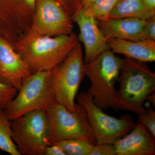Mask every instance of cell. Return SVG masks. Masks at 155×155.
I'll list each match as a JSON object with an SVG mask.
<instances>
[{"label": "cell", "mask_w": 155, "mask_h": 155, "mask_svg": "<svg viewBox=\"0 0 155 155\" xmlns=\"http://www.w3.org/2000/svg\"><path fill=\"white\" fill-rule=\"evenodd\" d=\"M117 0H96L86 9L98 21L107 19ZM84 9V8H83Z\"/></svg>", "instance_id": "cell-18"}, {"label": "cell", "mask_w": 155, "mask_h": 155, "mask_svg": "<svg viewBox=\"0 0 155 155\" xmlns=\"http://www.w3.org/2000/svg\"><path fill=\"white\" fill-rule=\"evenodd\" d=\"M139 122L148 130L155 137V111L151 107L146 109L144 114L138 116Z\"/></svg>", "instance_id": "cell-20"}, {"label": "cell", "mask_w": 155, "mask_h": 155, "mask_svg": "<svg viewBox=\"0 0 155 155\" xmlns=\"http://www.w3.org/2000/svg\"><path fill=\"white\" fill-rule=\"evenodd\" d=\"M0 149L11 155H21L12 139L11 121L6 110H0Z\"/></svg>", "instance_id": "cell-16"}, {"label": "cell", "mask_w": 155, "mask_h": 155, "mask_svg": "<svg viewBox=\"0 0 155 155\" xmlns=\"http://www.w3.org/2000/svg\"><path fill=\"white\" fill-rule=\"evenodd\" d=\"M122 63V58L108 50L94 60L85 64V74L91 86L87 92L94 102L103 110L111 108L117 110L116 84Z\"/></svg>", "instance_id": "cell-3"}, {"label": "cell", "mask_w": 155, "mask_h": 155, "mask_svg": "<svg viewBox=\"0 0 155 155\" xmlns=\"http://www.w3.org/2000/svg\"><path fill=\"white\" fill-rule=\"evenodd\" d=\"M36 14L27 35L54 37L72 33L69 14L54 0H37Z\"/></svg>", "instance_id": "cell-9"}, {"label": "cell", "mask_w": 155, "mask_h": 155, "mask_svg": "<svg viewBox=\"0 0 155 155\" xmlns=\"http://www.w3.org/2000/svg\"><path fill=\"white\" fill-rule=\"evenodd\" d=\"M146 19L135 17L107 19L98 21L107 40L117 38L138 41L146 38L144 28Z\"/></svg>", "instance_id": "cell-13"}, {"label": "cell", "mask_w": 155, "mask_h": 155, "mask_svg": "<svg viewBox=\"0 0 155 155\" xmlns=\"http://www.w3.org/2000/svg\"><path fill=\"white\" fill-rule=\"evenodd\" d=\"M109 49L126 58L147 63L155 61V41L145 39L138 41L117 38L107 40Z\"/></svg>", "instance_id": "cell-14"}, {"label": "cell", "mask_w": 155, "mask_h": 155, "mask_svg": "<svg viewBox=\"0 0 155 155\" xmlns=\"http://www.w3.org/2000/svg\"><path fill=\"white\" fill-rule=\"evenodd\" d=\"M25 1L28 4V5L30 6L31 8H34L37 0H25Z\"/></svg>", "instance_id": "cell-27"}, {"label": "cell", "mask_w": 155, "mask_h": 155, "mask_svg": "<svg viewBox=\"0 0 155 155\" xmlns=\"http://www.w3.org/2000/svg\"><path fill=\"white\" fill-rule=\"evenodd\" d=\"M44 155H67L61 147L54 144L48 146L45 150Z\"/></svg>", "instance_id": "cell-23"}, {"label": "cell", "mask_w": 155, "mask_h": 155, "mask_svg": "<svg viewBox=\"0 0 155 155\" xmlns=\"http://www.w3.org/2000/svg\"><path fill=\"white\" fill-rule=\"evenodd\" d=\"M72 19L79 27V39L85 49L84 58L85 64L91 62L101 53L110 49L97 20L88 11L81 8L72 14Z\"/></svg>", "instance_id": "cell-10"}, {"label": "cell", "mask_w": 155, "mask_h": 155, "mask_svg": "<svg viewBox=\"0 0 155 155\" xmlns=\"http://www.w3.org/2000/svg\"><path fill=\"white\" fill-rule=\"evenodd\" d=\"M76 98L78 104L86 112L96 144H114L135 126L133 117L129 114H125L118 119L105 114L87 92L79 94Z\"/></svg>", "instance_id": "cell-8"}, {"label": "cell", "mask_w": 155, "mask_h": 155, "mask_svg": "<svg viewBox=\"0 0 155 155\" xmlns=\"http://www.w3.org/2000/svg\"><path fill=\"white\" fill-rule=\"evenodd\" d=\"M83 51L79 42L65 59L51 70V86L56 101L70 112L85 74Z\"/></svg>", "instance_id": "cell-5"}, {"label": "cell", "mask_w": 155, "mask_h": 155, "mask_svg": "<svg viewBox=\"0 0 155 155\" xmlns=\"http://www.w3.org/2000/svg\"><path fill=\"white\" fill-rule=\"evenodd\" d=\"M48 122L49 145L67 140H83L96 144L95 139L85 110L76 104L70 112L55 100L46 109Z\"/></svg>", "instance_id": "cell-4"}, {"label": "cell", "mask_w": 155, "mask_h": 155, "mask_svg": "<svg viewBox=\"0 0 155 155\" xmlns=\"http://www.w3.org/2000/svg\"><path fill=\"white\" fill-rule=\"evenodd\" d=\"M46 110L32 111L11 121L12 139L21 155H44L49 146Z\"/></svg>", "instance_id": "cell-7"}, {"label": "cell", "mask_w": 155, "mask_h": 155, "mask_svg": "<svg viewBox=\"0 0 155 155\" xmlns=\"http://www.w3.org/2000/svg\"><path fill=\"white\" fill-rule=\"evenodd\" d=\"M96 0H82V5L81 8L86 9L91 5Z\"/></svg>", "instance_id": "cell-25"}, {"label": "cell", "mask_w": 155, "mask_h": 155, "mask_svg": "<svg viewBox=\"0 0 155 155\" xmlns=\"http://www.w3.org/2000/svg\"><path fill=\"white\" fill-rule=\"evenodd\" d=\"M31 74L30 68L9 42L0 37V82L19 90L23 80Z\"/></svg>", "instance_id": "cell-11"}, {"label": "cell", "mask_w": 155, "mask_h": 155, "mask_svg": "<svg viewBox=\"0 0 155 155\" xmlns=\"http://www.w3.org/2000/svg\"><path fill=\"white\" fill-rule=\"evenodd\" d=\"M144 34L146 38L155 41V15L146 19Z\"/></svg>", "instance_id": "cell-22"}, {"label": "cell", "mask_w": 155, "mask_h": 155, "mask_svg": "<svg viewBox=\"0 0 155 155\" xmlns=\"http://www.w3.org/2000/svg\"><path fill=\"white\" fill-rule=\"evenodd\" d=\"M145 6L148 11L155 13V0H143Z\"/></svg>", "instance_id": "cell-24"}, {"label": "cell", "mask_w": 155, "mask_h": 155, "mask_svg": "<svg viewBox=\"0 0 155 155\" xmlns=\"http://www.w3.org/2000/svg\"><path fill=\"white\" fill-rule=\"evenodd\" d=\"M146 63L130 58H122L116 91L117 110L130 111L137 115L146 111L144 103L155 91V74Z\"/></svg>", "instance_id": "cell-1"}, {"label": "cell", "mask_w": 155, "mask_h": 155, "mask_svg": "<svg viewBox=\"0 0 155 155\" xmlns=\"http://www.w3.org/2000/svg\"><path fill=\"white\" fill-rule=\"evenodd\" d=\"M78 42L77 35L72 33L54 37L27 35L17 44V48L31 72L51 71Z\"/></svg>", "instance_id": "cell-2"}, {"label": "cell", "mask_w": 155, "mask_h": 155, "mask_svg": "<svg viewBox=\"0 0 155 155\" xmlns=\"http://www.w3.org/2000/svg\"><path fill=\"white\" fill-rule=\"evenodd\" d=\"M155 15L146 8L143 0H117L107 19L126 17L146 19Z\"/></svg>", "instance_id": "cell-15"}, {"label": "cell", "mask_w": 155, "mask_h": 155, "mask_svg": "<svg viewBox=\"0 0 155 155\" xmlns=\"http://www.w3.org/2000/svg\"><path fill=\"white\" fill-rule=\"evenodd\" d=\"M18 90L0 82V110H6L17 95Z\"/></svg>", "instance_id": "cell-19"}, {"label": "cell", "mask_w": 155, "mask_h": 155, "mask_svg": "<svg viewBox=\"0 0 155 155\" xmlns=\"http://www.w3.org/2000/svg\"><path fill=\"white\" fill-rule=\"evenodd\" d=\"M148 101L149 102L152 104L153 106L154 107H155V92L151 94H150L147 97V98L146 101Z\"/></svg>", "instance_id": "cell-26"}, {"label": "cell", "mask_w": 155, "mask_h": 155, "mask_svg": "<svg viewBox=\"0 0 155 155\" xmlns=\"http://www.w3.org/2000/svg\"><path fill=\"white\" fill-rule=\"evenodd\" d=\"M90 155H116V148L114 144H96Z\"/></svg>", "instance_id": "cell-21"}, {"label": "cell", "mask_w": 155, "mask_h": 155, "mask_svg": "<svg viewBox=\"0 0 155 155\" xmlns=\"http://www.w3.org/2000/svg\"><path fill=\"white\" fill-rule=\"evenodd\" d=\"M51 75V71H39L25 78L6 110L11 121L32 111L46 109L54 101Z\"/></svg>", "instance_id": "cell-6"}, {"label": "cell", "mask_w": 155, "mask_h": 155, "mask_svg": "<svg viewBox=\"0 0 155 155\" xmlns=\"http://www.w3.org/2000/svg\"><path fill=\"white\" fill-rule=\"evenodd\" d=\"M67 155H90L94 145L79 139L67 140L57 143Z\"/></svg>", "instance_id": "cell-17"}, {"label": "cell", "mask_w": 155, "mask_h": 155, "mask_svg": "<svg viewBox=\"0 0 155 155\" xmlns=\"http://www.w3.org/2000/svg\"><path fill=\"white\" fill-rule=\"evenodd\" d=\"M116 155H154L155 137L140 122L114 144Z\"/></svg>", "instance_id": "cell-12"}]
</instances>
